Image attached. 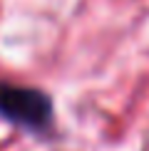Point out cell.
Instances as JSON below:
<instances>
[{"mask_svg": "<svg viewBox=\"0 0 149 151\" xmlns=\"http://www.w3.org/2000/svg\"><path fill=\"white\" fill-rule=\"evenodd\" d=\"M0 119L33 134H45L55 124V104L45 89L0 82Z\"/></svg>", "mask_w": 149, "mask_h": 151, "instance_id": "cell-1", "label": "cell"}]
</instances>
